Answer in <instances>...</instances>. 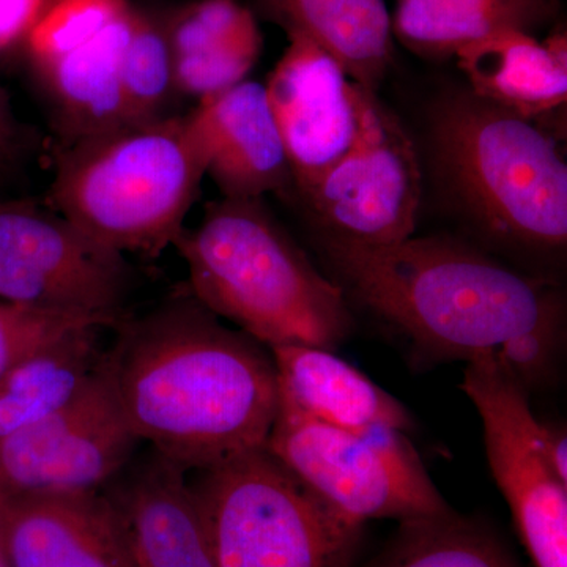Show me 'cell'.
Returning <instances> with one entry per match:
<instances>
[{
	"instance_id": "8992f818",
	"label": "cell",
	"mask_w": 567,
	"mask_h": 567,
	"mask_svg": "<svg viewBox=\"0 0 567 567\" xmlns=\"http://www.w3.org/2000/svg\"><path fill=\"white\" fill-rule=\"evenodd\" d=\"M188 483L216 567H346L360 537L265 446Z\"/></svg>"
},
{
	"instance_id": "9c48e42d",
	"label": "cell",
	"mask_w": 567,
	"mask_h": 567,
	"mask_svg": "<svg viewBox=\"0 0 567 567\" xmlns=\"http://www.w3.org/2000/svg\"><path fill=\"white\" fill-rule=\"evenodd\" d=\"M462 390L483 421L488 465L535 567H567V481L528 391L492 360L466 363Z\"/></svg>"
},
{
	"instance_id": "9a60e30c",
	"label": "cell",
	"mask_w": 567,
	"mask_h": 567,
	"mask_svg": "<svg viewBox=\"0 0 567 567\" xmlns=\"http://www.w3.org/2000/svg\"><path fill=\"white\" fill-rule=\"evenodd\" d=\"M9 567H133L103 492L0 496Z\"/></svg>"
},
{
	"instance_id": "83f0119b",
	"label": "cell",
	"mask_w": 567,
	"mask_h": 567,
	"mask_svg": "<svg viewBox=\"0 0 567 567\" xmlns=\"http://www.w3.org/2000/svg\"><path fill=\"white\" fill-rule=\"evenodd\" d=\"M21 140L17 118L6 93L0 91V175L7 173L20 156Z\"/></svg>"
},
{
	"instance_id": "ba28073f",
	"label": "cell",
	"mask_w": 567,
	"mask_h": 567,
	"mask_svg": "<svg viewBox=\"0 0 567 567\" xmlns=\"http://www.w3.org/2000/svg\"><path fill=\"white\" fill-rule=\"evenodd\" d=\"M133 289L125 254L52 207L0 204V300L117 323Z\"/></svg>"
},
{
	"instance_id": "5bb4252c",
	"label": "cell",
	"mask_w": 567,
	"mask_h": 567,
	"mask_svg": "<svg viewBox=\"0 0 567 567\" xmlns=\"http://www.w3.org/2000/svg\"><path fill=\"white\" fill-rule=\"evenodd\" d=\"M205 162V175L227 199H262L293 188L289 159L267 89L244 81L199 100L185 115Z\"/></svg>"
},
{
	"instance_id": "4316f807",
	"label": "cell",
	"mask_w": 567,
	"mask_h": 567,
	"mask_svg": "<svg viewBox=\"0 0 567 567\" xmlns=\"http://www.w3.org/2000/svg\"><path fill=\"white\" fill-rule=\"evenodd\" d=\"M50 3L51 0H0V52L28 40Z\"/></svg>"
},
{
	"instance_id": "f1b7e54d",
	"label": "cell",
	"mask_w": 567,
	"mask_h": 567,
	"mask_svg": "<svg viewBox=\"0 0 567 567\" xmlns=\"http://www.w3.org/2000/svg\"><path fill=\"white\" fill-rule=\"evenodd\" d=\"M0 567H9L7 566L6 557H3L2 544H0Z\"/></svg>"
},
{
	"instance_id": "5b68a950",
	"label": "cell",
	"mask_w": 567,
	"mask_h": 567,
	"mask_svg": "<svg viewBox=\"0 0 567 567\" xmlns=\"http://www.w3.org/2000/svg\"><path fill=\"white\" fill-rule=\"evenodd\" d=\"M205 162L185 115L63 145L51 207L100 244L156 256L181 238Z\"/></svg>"
},
{
	"instance_id": "2e32d148",
	"label": "cell",
	"mask_w": 567,
	"mask_h": 567,
	"mask_svg": "<svg viewBox=\"0 0 567 567\" xmlns=\"http://www.w3.org/2000/svg\"><path fill=\"white\" fill-rule=\"evenodd\" d=\"M270 353L281 404L346 431L412 429V417L398 399L331 350L275 346Z\"/></svg>"
},
{
	"instance_id": "484cf974",
	"label": "cell",
	"mask_w": 567,
	"mask_h": 567,
	"mask_svg": "<svg viewBox=\"0 0 567 567\" xmlns=\"http://www.w3.org/2000/svg\"><path fill=\"white\" fill-rule=\"evenodd\" d=\"M93 324L112 328L117 323L96 317L40 311L0 300V375L65 336Z\"/></svg>"
},
{
	"instance_id": "8fae6325",
	"label": "cell",
	"mask_w": 567,
	"mask_h": 567,
	"mask_svg": "<svg viewBox=\"0 0 567 567\" xmlns=\"http://www.w3.org/2000/svg\"><path fill=\"white\" fill-rule=\"evenodd\" d=\"M421 167L415 144L385 104L369 95L353 151L305 196L324 237L350 244H399L415 233Z\"/></svg>"
},
{
	"instance_id": "d4e9b609",
	"label": "cell",
	"mask_w": 567,
	"mask_h": 567,
	"mask_svg": "<svg viewBox=\"0 0 567 567\" xmlns=\"http://www.w3.org/2000/svg\"><path fill=\"white\" fill-rule=\"evenodd\" d=\"M128 0H51L28 37L35 66L47 65L95 39L125 14Z\"/></svg>"
},
{
	"instance_id": "6da1fadb",
	"label": "cell",
	"mask_w": 567,
	"mask_h": 567,
	"mask_svg": "<svg viewBox=\"0 0 567 567\" xmlns=\"http://www.w3.org/2000/svg\"><path fill=\"white\" fill-rule=\"evenodd\" d=\"M114 330L103 369L141 443L186 473L265 446L279 405L268 347L193 295Z\"/></svg>"
},
{
	"instance_id": "d6986e66",
	"label": "cell",
	"mask_w": 567,
	"mask_h": 567,
	"mask_svg": "<svg viewBox=\"0 0 567 567\" xmlns=\"http://www.w3.org/2000/svg\"><path fill=\"white\" fill-rule=\"evenodd\" d=\"M132 29L133 6L89 43L37 66L63 145L128 125L122 65Z\"/></svg>"
},
{
	"instance_id": "7402d4cb",
	"label": "cell",
	"mask_w": 567,
	"mask_h": 567,
	"mask_svg": "<svg viewBox=\"0 0 567 567\" xmlns=\"http://www.w3.org/2000/svg\"><path fill=\"white\" fill-rule=\"evenodd\" d=\"M110 328L93 324L74 331L0 375V442L80 393L102 364V333Z\"/></svg>"
},
{
	"instance_id": "603a6c76",
	"label": "cell",
	"mask_w": 567,
	"mask_h": 567,
	"mask_svg": "<svg viewBox=\"0 0 567 567\" xmlns=\"http://www.w3.org/2000/svg\"><path fill=\"white\" fill-rule=\"evenodd\" d=\"M371 567H518L486 529L446 513L404 522Z\"/></svg>"
},
{
	"instance_id": "4fadbf2b",
	"label": "cell",
	"mask_w": 567,
	"mask_h": 567,
	"mask_svg": "<svg viewBox=\"0 0 567 567\" xmlns=\"http://www.w3.org/2000/svg\"><path fill=\"white\" fill-rule=\"evenodd\" d=\"M133 567H216L188 473L147 447L103 488Z\"/></svg>"
},
{
	"instance_id": "277c9868",
	"label": "cell",
	"mask_w": 567,
	"mask_h": 567,
	"mask_svg": "<svg viewBox=\"0 0 567 567\" xmlns=\"http://www.w3.org/2000/svg\"><path fill=\"white\" fill-rule=\"evenodd\" d=\"M429 151L447 200L486 240L565 251L567 164L543 126L472 91L451 92L432 111Z\"/></svg>"
},
{
	"instance_id": "ffe728a7",
	"label": "cell",
	"mask_w": 567,
	"mask_h": 567,
	"mask_svg": "<svg viewBox=\"0 0 567 567\" xmlns=\"http://www.w3.org/2000/svg\"><path fill=\"white\" fill-rule=\"evenodd\" d=\"M287 32L316 41L347 76L375 92L393 62V24L383 0H264Z\"/></svg>"
},
{
	"instance_id": "ac0fdd59",
	"label": "cell",
	"mask_w": 567,
	"mask_h": 567,
	"mask_svg": "<svg viewBox=\"0 0 567 567\" xmlns=\"http://www.w3.org/2000/svg\"><path fill=\"white\" fill-rule=\"evenodd\" d=\"M182 95H215L246 81L262 52L252 11L235 0H194L164 22Z\"/></svg>"
},
{
	"instance_id": "e0dca14e",
	"label": "cell",
	"mask_w": 567,
	"mask_h": 567,
	"mask_svg": "<svg viewBox=\"0 0 567 567\" xmlns=\"http://www.w3.org/2000/svg\"><path fill=\"white\" fill-rule=\"evenodd\" d=\"M454 55L470 91L518 117L536 121L566 104V32L537 41L532 33L503 31Z\"/></svg>"
},
{
	"instance_id": "30bf717a",
	"label": "cell",
	"mask_w": 567,
	"mask_h": 567,
	"mask_svg": "<svg viewBox=\"0 0 567 567\" xmlns=\"http://www.w3.org/2000/svg\"><path fill=\"white\" fill-rule=\"evenodd\" d=\"M141 445L102 361L65 405L0 442V496L102 492Z\"/></svg>"
},
{
	"instance_id": "44dd1931",
	"label": "cell",
	"mask_w": 567,
	"mask_h": 567,
	"mask_svg": "<svg viewBox=\"0 0 567 567\" xmlns=\"http://www.w3.org/2000/svg\"><path fill=\"white\" fill-rule=\"evenodd\" d=\"M557 9L558 0H401L391 24L410 51L447 58L494 33H532Z\"/></svg>"
},
{
	"instance_id": "3957f363",
	"label": "cell",
	"mask_w": 567,
	"mask_h": 567,
	"mask_svg": "<svg viewBox=\"0 0 567 567\" xmlns=\"http://www.w3.org/2000/svg\"><path fill=\"white\" fill-rule=\"evenodd\" d=\"M175 248L208 311L265 347L331 350L352 328L346 292L324 278L262 199L216 200Z\"/></svg>"
},
{
	"instance_id": "cb8c5ba5",
	"label": "cell",
	"mask_w": 567,
	"mask_h": 567,
	"mask_svg": "<svg viewBox=\"0 0 567 567\" xmlns=\"http://www.w3.org/2000/svg\"><path fill=\"white\" fill-rule=\"evenodd\" d=\"M123 95L130 123L169 117L178 95L174 58L166 28L151 14L133 7V29L122 65Z\"/></svg>"
},
{
	"instance_id": "7a4b0ae2",
	"label": "cell",
	"mask_w": 567,
	"mask_h": 567,
	"mask_svg": "<svg viewBox=\"0 0 567 567\" xmlns=\"http://www.w3.org/2000/svg\"><path fill=\"white\" fill-rule=\"evenodd\" d=\"M344 292L436 360L498 361L532 334H563L559 290L453 238L368 246L323 237Z\"/></svg>"
},
{
	"instance_id": "52a82bcc",
	"label": "cell",
	"mask_w": 567,
	"mask_h": 567,
	"mask_svg": "<svg viewBox=\"0 0 567 567\" xmlns=\"http://www.w3.org/2000/svg\"><path fill=\"white\" fill-rule=\"evenodd\" d=\"M265 447L309 491L361 527L377 518L404 524L450 513L404 432L346 431L279 402Z\"/></svg>"
},
{
	"instance_id": "7c38bea8",
	"label": "cell",
	"mask_w": 567,
	"mask_h": 567,
	"mask_svg": "<svg viewBox=\"0 0 567 567\" xmlns=\"http://www.w3.org/2000/svg\"><path fill=\"white\" fill-rule=\"evenodd\" d=\"M268 80L267 95L292 173L308 196L353 151L372 91L347 76L330 52L300 32Z\"/></svg>"
}]
</instances>
